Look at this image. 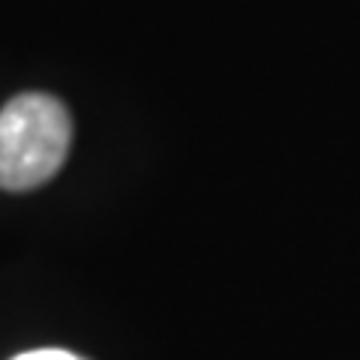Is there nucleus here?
<instances>
[{"mask_svg":"<svg viewBox=\"0 0 360 360\" xmlns=\"http://www.w3.org/2000/svg\"><path fill=\"white\" fill-rule=\"evenodd\" d=\"M72 120L60 99L21 94L0 108V189L27 193L60 172Z\"/></svg>","mask_w":360,"mask_h":360,"instance_id":"obj_1","label":"nucleus"},{"mask_svg":"<svg viewBox=\"0 0 360 360\" xmlns=\"http://www.w3.org/2000/svg\"><path fill=\"white\" fill-rule=\"evenodd\" d=\"M13 360H84L72 352H63V348H37V352H25V354H15Z\"/></svg>","mask_w":360,"mask_h":360,"instance_id":"obj_2","label":"nucleus"}]
</instances>
